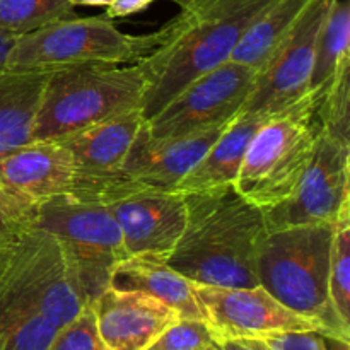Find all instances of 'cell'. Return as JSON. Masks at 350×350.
Listing matches in <instances>:
<instances>
[{
  "mask_svg": "<svg viewBox=\"0 0 350 350\" xmlns=\"http://www.w3.org/2000/svg\"><path fill=\"white\" fill-rule=\"evenodd\" d=\"M50 70H0V157L33 140Z\"/></svg>",
  "mask_w": 350,
  "mask_h": 350,
  "instance_id": "20",
  "label": "cell"
},
{
  "mask_svg": "<svg viewBox=\"0 0 350 350\" xmlns=\"http://www.w3.org/2000/svg\"><path fill=\"white\" fill-rule=\"evenodd\" d=\"M72 7H108L111 0H68Z\"/></svg>",
  "mask_w": 350,
  "mask_h": 350,
  "instance_id": "33",
  "label": "cell"
},
{
  "mask_svg": "<svg viewBox=\"0 0 350 350\" xmlns=\"http://www.w3.org/2000/svg\"><path fill=\"white\" fill-rule=\"evenodd\" d=\"M171 36L156 50L161 68L142 101L146 120L204 72L229 60L253 21L273 0H176Z\"/></svg>",
  "mask_w": 350,
  "mask_h": 350,
  "instance_id": "2",
  "label": "cell"
},
{
  "mask_svg": "<svg viewBox=\"0 0 350 350\" xmlns=\"http://www.w3.org/2000/svg\"><path fill=\"white\" fill-rule=\"evenodd\" d=\"M328 293L338 318L350 328V212L334 224Z\"/></svg>",
  "mask_w": 350,
  "mask_h": 350,
  "instance_id": "24",
  "label": "cell"
},
{
  "mask_svg": "<svg viewBox=\"0 0 350 350\" xmlns=\"http://www.w3.org/2000/svg\"><path fill=\"white\" fill-rule=\"evenodd\" d=\"M91 306L99 337L109 350H147L180 320L173 308L140 291L108 287Z\"/></svg>",
  "mask_w": 350,
  "mask_h": 350,
  "instance_id": "15",
  "label": "cell"
},
{
  "mask_svg": "<svg viewBox=\"0 0 350 350\" xmlns=\"http://www.w3.org/2000/svg\"><path fill=\"white\" fill-rule=\"evenodd\" d=\"M217 344L202 320H180L167 327L147 350H197L204 345Z\"/></svg>",
  "mask_w": 350,
  "mask_h": 350,
  "instance_id": "27",
  "label": "cell"
},
{
  "mask_svg": "<svg viewBox=\"0 0 350 350\" xmlns=\"http://www.w3.org/2000/svg\"><path fill=\"white\" fill-rule=\"evenodd\" d=\"M74 190L91 195L111 214L122 232L126 255H170L185 221L187 198L176 188H163L125 173L75 183Z\"/></svg>",
  "mask_w": 350,
  "mask_h": 350,
  "instance_id": "9",
  "label": "cell"
},
{
  "mask_svg": "<svg viewBox=\"0 0 350 350\" xmlns=\"http://www.w3.org/2000/svg\"><path fill=\"white\" fill-rule=\"evenodd\" d=\"M231 122L176 137H152L144 123L130 147L122 173L156 187L176 188Z\"/></svg>",
  "mask_w": 350,
  "mask_h": 350,
  "instance_id": "16",
  "label": "cell"
},
{
  "mask_svg": "<svg viewBox=\"0 0 350 350\" xmlns=\"http://www.w3.org/2000/svg\"><path fill=\"white\" fill-rule=\"evenodd\" d=\"M243 342L255 350H327L325 335L317 332H284Z\"/></svg>",
  "mask_w": 350,
  "mask_h": 350,
  "instance_id": "29",
  "label": "cell"
},
{
  "mask_svg": "<svg viewBox=\"0 0 350 350\" xmlns=\"http://www.w3.org/2000/svg\"><path fill=\"white\" fill-rule=\"evenodd\" d=\"M269 118L260 113H239L197 166L176 185V190L181 193H195L234 183L250 140Z\"/></svg>",
  "mask_w": 350,
  "mask_h": 350,
  "instance_id": "19",
  "label": "cell"
},
{
  "mask_svg": "<svg viewBox=\"0 0 350 350\" xmlns=\"http://www.w3.org/2000/svg\"><path fill=\"white\" fill-rule=\"evenodd\" d=\"M159 68L156 51L135 64L53 68L41 96L33 140H62L103 120L142 108Z\"/></svg>",
  "mask_w": 350,
  "mask_h": 350,
  "instance_id": "3",
  "label": "cell"
},
{
  "mask_svg": "<svg viewBox=\"0 0 350 350\" xmlns=\"http://www.w3.org/2000/svg\"><path fill=\"white\" fill-rule=\"evenodd\" d=\"M16 40H17L16 34L0 31V70H3V68H5L7 58H9V53H10V50H12Z\"/></svg>",
  "mask_w": 350,
  "mask_h": 350,
  "instance_id": "32",
  "label": "cell"
},
{
  "mask_svg": "<svg viewBox=\"0 0 350 350\" xmlns=\"http://www.w3.org/2000/svg\"><path fill=\"white\" fill-rule=\"evenodd\" d=\"M144 123L146 116L142 108H135L57 140L64 144L74 157L77 173L75 183H88L122 173L130 147Z\"/></svg>",
  "mask_w": 350,
  "mask_h": 350,
  "instance_id": "17",
  "label": "cell"
},
{
  "mask_svg": "<svg viewBox=\"0 0 350 350\" xmlns=\"http://www.w3.org/2000/svg\"><path fill=\"white\" fill-rule=\"evenodd\" d=\"M75 17L68 0H0V31L16 36Z\"/></svg>",
  "mask_w": 350,
  "mask_h": 350,
  "instance_id": "23",
  "label": "cell"
},
{
  "mask_svg": "<svg viewBox=\"0 0 350 350\" xmlns=\"http://www.w3.org/2000/svg\"><path fill=\"white\" fill-rule=\"evenodd\" d=\"M156 0H111L108 7H106V16L109 19H116V17H126L132 14L142 12L147 7Z\"/></svg>",
  "mask_w": 350,
  "mask_h": 350,
  "instance_id": "31",
  "label": "cell"
},
{
  "mask_svg": "<svg viewBox=\"0 0 350 350\" xmlns=\"http://www.w3.org/2000/svg\"><path fill=\"white\" fill-rule=\"evenodd\" d=\"M60 330L44 318H33L0 337V350H48Z\"/></svg>",
  "mask_w": 350,
  "mask_h": 350,
  "instance_id": "28",
  "label": "cell"
},
{
  "mask_svg": "<svg viewBox=\"0 0 350 350\" xmlns=\"http://www.w3.org/2000/svg\"><path fill=\"white\" fill-rule=\"evenodd\" d=\"M197 350H222V347L219 344H208V345H204V347H200Z\"/></svg>",
  "mask_w": 350,
  "mask_h": 350,
  "instance_id": "36",
  "label": "cell"
},
{
  "mask_svg": "<svg viewBox=\"0 0 350 350\" xmlns=\"http://www.w3.org/2000/svg\"><path fill=\"white\" fill-rule=\"evenodd\" d=\"M0 282L58 328L89 304L60 241L33 224L0 245Z\"/></svg>",
  "mask_w": 350,
  "mask_h": 350,
  "instance_id": "6",
  "label": "cell"
},
{
  "mask_svg": "<svg viewBox=\"0 0 350 350\" xmlns=\"http://www.w3.org/2000/svg\"><path fill=\"white\" fill-rule=\"evenodd\" d=\"M334 224L273 229L263 238L256 262L258 286L294 313L317 321L325 337L350 342L328 293Z\"/></svg>",
  "mask_w": 350,
  "mask_h": 350,
  "instance_id": "4",
  "label": "cell"
},
{
  "mask_svg": "<svg viewBox=\"0 0 350 350\" xmlns=\"http://www.w3.org/2000/svg\"><path fill=\"white\" fill-rule=\"evenodd\" d=\"M222 350H255L250 347L248 344H245L243 340H226V342H219Z\"/></svg>",
  "mask_w": 350,
  "mask_h": 350,
  "instance_id": "34",
  "label": "cell"
},
{
  "mask_svg": "<svg viewBox=\"0 0 350 350\" xmlns=\"http://www.w3.org/2000/svg\"><path fill=\"white\" fill-rule=\"evenodd\" d=\"M33 211L0 193V245L23 226H29Z\"/></svg>",
  "mask_w": 350,
  "mask_h": 350,
  "instance_id": "30",
  "label": "cell"
},
{
  "mask_svg": "<svg viewBox=\"0 0 350 350\" xmlns=\"http://www.w3.org/2000/svg\"><path fill=\"white\" fill-rule=\"evenodd\" d=\"M350 67L338 72L318 98L320 130L350 144Z\"/></svg>",
  "mask_w": 350,
  "mask_h": 350,
  "instance_id": "25",
  "label": "cell"
},
{
  "mask_svg": "<svg viewBox=\"0 0 350 350\" xmlns=\"http://www.w3.org/2000/svg\"><path fill=\"white\" fill-rule=\"evenodd\" d=\"M325 342H327V350H350L349 342L337 340L332 337H325Z\"/></svg>",
  "mask_w": 350,
  "mask_h": 350,
  "instance_id": "35",
  "label": "cell"
},
{
  "mask_svg": "<svg viewBox=\"0 0 350 350\" xmlns=\"http://www.w3.org/2000/svg\"><path fill=\"white\" fill-rule=\"evenodd\" d=\"M334 0H311L275 53L256 72L255 85L241 111L275 116L314 113L318 96L311 91V72L320 27ZM239 111V113H241Z\"/></svg>",
  "mask_w": 350,
  "mask_h": 350,
  "instance_id": "10",
  "label": "cell"
},
{
  "mask_svg": "<svg viewBox=\"0 0 350 350\" xmlns=\"http://www.w3.org/2000/svg\"><path fill=\"white\" fill-rule=\"evenodd\" d=\"M345 67H350V5L349 0H334L318 33L311 91L320 98L321 91Z\"/></svg>",
  "mask_w": 350,
  "mask_h": 350,
  "instance_id": "22",
  "label": "cell"
},
{
  "mask_svg": "<svg viewBox=\"0 0 350 350\" xmlns=\"http://www.w3.org/2000/svg\"><path fill=\"white\" fill-rule=\"evenodd\" d=\"M170 36V24L133 36L122 33L108 16H75L17 36L5 68L53 70L74 65L135 64L163 46Z\"/></svg>",
  "mask_w": 350,
  "mask_h": 350,
  "instance_id": "5",
  "label": "cell"
},
{
  "mask_svg": "<svg viewBox=\"0 0 350 350\" xmlns=\"http://www.w3.org/2000/svg\"><path fill=\"white\" fill-rule=\"evenodd\" d=\"M256 70L224 62L188 82L146 122L152 137H176L224 125L239 115L255 85Z\"/></svg>",
  "mask_w": 350,
  "mask_h": 350,
  "instance_id": "11",
  "label": "cell"
},
{
  "mask_svg": "<svg viewBox=\"0 0 350 350\" xmlns=\"http://www.w3.org/2000/svg\"><path fill=\"white\" fill-rule=\"evenodd\" d=\"M311 0H273L248 27L229 62L258 72L293 31Z\"/></svg>",
  "mask_w": 350,
  "mask_h": 350,
  "instance_id": "21",
  "label": "cell"
},
{
  "mask_svg": "<svg viewBox=\"0 0 350 350\" xmlns=\"http://www.w3.org/2000/svg\"><path fill=\"white\" fill-rule=\"evenodd\" d=\"M75 181L74 157L57 140H31L0 157V193L31 211L72 191Z\"/></svg>",
  "mask_w": 350,
  "mask_h": 350,
  "instance_id": "14",
  "label": "cell"
},
{
  "mask_svg": "<svg viewBox=\"0 0 350 350\" xmlns=\"http://www.w3.org/2000/svg\"><path fill=\"white\" fill-rule=\"evenodd\" d=\"M48 350H109L99 337L91 304L57 332Z\"/></svg>",
  "mask_w": 350,
  "mask_h": 350,
  "instance_id": "26",
  "label": "cell"
},
{
  "mask_svg": "<svg viewBox=\"0 0 350 350\" xmlns=\"http://www.w3.org/2000/svg\"><path fill=\"white\" fill-rule=\"evenodd\" d=\"M109 287L140 291L173 308L183 320H202L204 313L193 293V282L167 263L166 255L137 253L118 262Z\"/></svg>",
  "mask_w": 350,
  "mask_h": 350,
  "instance_id": "18",
  "label": "cell"
},
{
  "mask_svg": "<svg viewBox=\"0 0 350 350\" xmlns=\"http://www.w3.org/2000/svg\"><path fill=\"white\" fill-rule=\"evenodd\" d=\"M187 221L167 263L195 284L258 286L256 262L265 234V214L232 185L185 193Z\"/></svg>",
  "mask_w": 350,
  "mask_h": 350,
  "instance_id": "1",
  "label": "cell"
},
{
  "mask_svg": "<svg viewBox=\"0 0 350 350\" xmlns=\"http://www.w3.org/2000/svg\"><path fill=\"white\" fill-rule=\"evenodd\" d=\"M345 212H350V144L320 130L310 166L294 193L263 212L267 229L335 224Z\"/></svg>",
  "mask_w": 350,
  "mask_h": 350,
  "instance_id": "12",
  "label": "cell"
},
{
  "mask_svg": "<svg viewBox=\"0 0 350 350\" xmlns=\"http://www.w3.org/2000/svg\"><path fill=\"white\" fill-rule=\"evenodd\" d=\"M197 303L212 337L217 342L252 340L284 332H317V321L294 313L262 286L219 287L193 282Z\"/></svg>",
  "mask_w": 350,
  "mask_h": 350,
  "instance_id": "13",
  "label": "cell"
},
{
  "mask_svg": "<svg viewBox=\"0 0 350 350\" xmlns=\"http://www.w3.org/2000/svg\"><path fill=\"white\" fill-rule=\"evenodd\" d=\"M318 132L314 113L270 116L250 140L232 187L263 212L284 204L310 166Z\"/></svg>",
  "mask_w": 350,
  "mask_h": 350,
  "instance_id": "8",
  "label": "cell"
},
{
  "mask_svg": "<svg viewBox=\"0 0 350 350\" xmlns=\"http://www.w3.org/2000/svg\"><path fill=\"white\" fill-rule=\"evenodd\" d=\"M31 224L60 241L89 304L108 289L115 267L129 256L111 214L82 191L72 190L38 205Z\"/></svg>",
  "mask_w": 350,
  "mask_h": 350,
  "instance_id": "7",
  "label": "cell"
}]
</instances>
